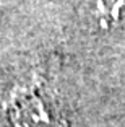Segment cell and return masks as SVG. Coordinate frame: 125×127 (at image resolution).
Listing matches in <instances>:
<instances>
[{
	"instance_id": "6da1fadb",
	"label": "cell",
	"mask_w": 125,
	"mask_h": 127,
	"mask_svg": "<svg viewBox=\"0 0 125 127\" xmlns=\"http://www.w3.org/2000/svg\"><path fill=\"white\" fill-rule=\"evenodd\" d=\"M94 15L98 21L117 23L125 20V0H98Z\"/></svg>"
}]
</instances>
